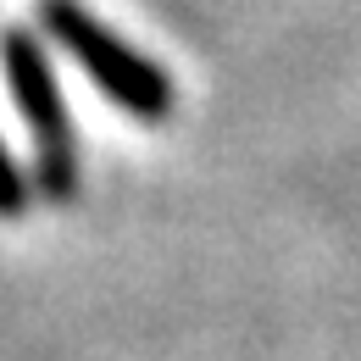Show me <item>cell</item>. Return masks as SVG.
Here are the masks:
<instances>
[{
	"mask_svg": "<svg viewBox=\"0 0 361 361\" xmlns=\"http://www.w3.org/2000/svg\"><path fill=\"white\" fill-rule=\"evenodd\" d=\"M39 23L56 39V50H67L84 78H90L106 106L128 111L134 123H167L173 117V73L161 61H150L145 50H134L123 34H111L84 0H39Z\"/></svg>",
	"mask_w": 361,
	"mask_h": 361,
	"instance_id": "obj_1",
	"label": "cell"
},
{
	"mask_svg": "<svg viewBox=\"0 0 361 361\" xmlns=\"http://www.w3.org/2000/svg\"><path fill=\"white\" fill-rule=\"evenodd\" d=\"M0 73H6V94L17 117L28 123V139H34V189L67 206L78 195V128L67 117V94L50 67V50L23 23L0 28Z\"/></svg>",
	"mask_w": 361,
	"mask_h": 361,
	"instance_id": "obj_2",
	"label": "cell"
},
{
	"mask_svg": "<svg viewBox=\"0 0 361 361\" xmlns=\"http://www.w3.org/2000/svg\"><path fill=\"white\" fill-rule=\"evenodd\" d=\"M28 200H34V183L28 173L17 167V156L6 150V139H0V217L11 223V217H23L28 212Z\"/></svg>",
	"mask_w": 361,
	"mask_h": 361,
	"instance_id": "obj_3",
	"label": "cell"
}]
</instances>
